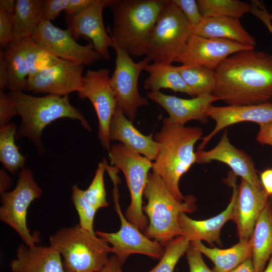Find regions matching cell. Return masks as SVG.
I'll return each instance as SVG.
<instances>
[{
	"instance_id": "ac0fdd59",
	"label": "cell",
	"mask_w": 272,
	"mask_h": 272,
	"mask_svg": "<svg viewBox=\"0 0 272 272\" xmlns=\"http://www.w3.org/2000/svg\"><path fill=\"white\" fill-rule=\"evenodd\" d=\"M268 199L269 195L263 188H259L242 179L232 219L236 225L239 240H250Z\"/></svg>"
},
{
	"instance_id": "8fae6325",
	"label": "cell",
	"mask_w": 272,
	"mask_h": 272,
	"mask_svg": "<svg viewBox=\"0 0 272 272\" xmlns=\"http://www.w3.org/2000/svg\"><path fill=\"white\" fill-rule=\"evenodd\" d=\"M116 174V172H112L110 176L114 185L113 197L115 209L120 220V229L115 233L97 231L96 235L111 245V253L123 263L130 255L133 254H142L154 258H161L165 250L163 246L143 234L122 214L119 202V195L117 186L119 179Z\"/></svg>"
},
{
	"instance_id": "681fc988",
	"label": "cell",
	"mask_w": 272,
	"mask_h": 272,
	"mask_svg": "<svg viewBox=\"0 0 272 272\" xmlns=\"http://www.w3.org/2000/svg\"><path fill=\"white\" fill-rule=\"evenodd\" d=\"M16 7V1L1 0L0 9L13 18Z\"/></svg>"
},
{
	"instance_id": "6da1fadb",
	"label": "cell",
	"mask_w": 272,
	"mask_h": 272,
	"mask_svg": "<svg viewBox=\"0 0 272 272\" xmlns=\"http://www.w3.org/2000/svg\"><path fill=\"white\" fill-rule=\"evenodd\" d=\"M212 94L229 105L243 106L272 101V54L254 48L225 58L215 70Z\"/></svg>"
},
{
	"instance_id": "d6a6232c",
	"label": "cell",
	"mask_w": 272,
	"mask_h": 272,
	"mask_svg": "<svg viewBox=\"0 0 272 272\" xmlns=\"http://www.w3.org/2000/svg\"><path fill=\"white\" fill-rule=\"evenodd\" d=\"M190 245V242L183 236L175 237L165 247L160 262L148 272H173L179 259Z\"/></svg>"
},
{
	"instance_id": "ee69618b",
	"label": "cell",
	"mask_w": 272,
	"mask_h": 272,
	"mask_svg": "<svg viewBox=\"0 0 272 272\" xmlns=\"http://www.w3.org/2000/svg\"><path fill=\"white\" fill-rule=\"evenodd\" d=\"M256 140L261 145L272 146V121L259 125Z\"/></svg>"
},
{
	"instance_id": "b9f144b4",
	"label": "cell",
	"mask_w": 272,
	"mask_h": 272,
	"mask_svg": "<svg viewBox=\"0 0 272 272\" xmlns=\"http://www.w3.org/2000/svg\"><path fill=\"white\" fill-rule=\"evenodd\" d=\"M249 13L259 19L265 25L272 35V20L264 4L261 1H251Z\"/></svg>"
},
{
	"instance_id": "f546056e",
	"label": "cell",
	"mask_w": 272,
	"mask_h": 272,
	"mask_svg": "<svg viewBox=\"0 0 272 272\" xmlns=\"http://www.w3.org/2000/svg\"><path fill=\"white\" fill-rule=\"evenodd\" d=\"M17 130V125L12 122L0 128V161L13 175L20 168H24L27 159L15 144Z\"/></svg>"
},
{
	"instance_id": "7bdbcfd3",
	"label": "cell",
	"mask_w": 272,
	"mask_h": 272,
	"mask_svg": "<svg viewBox=\"0 0 272 272\" xmlns=\"http://www.w3.org/2000/svg\"><path fill=\"white\" fill-rule=\"evenodd\" d=\"M95 0H70L64 12L67 16L76 15L91 6Z\"/></svg>"
},
{
	"instance_id": "7c38bea8",
	"label": "cell",
	"mask_w": 272,
	"mask_h": 272,
	"mask_svg": "<svg viewBox=\"0 0 272 272\" xmlns=\"http://www.w3.org/2000/svg\"><path fill=\"white\" fill-rule=\"evenodd\" d=\"M110 70L106 68L88 70L83 78L82 87L77 92L81 99L92 103L98 120V138L108 152L111 145L109 126L117 102L110 84Z\"/></svg>"
},
{
	"instance_id": "ffe728a7",
	"label": "cell",
	"mask_w": 272,
	"mask_h": 272,
	"mask_svg": "<svg viewBox=\"0 0 272 272\" xmlns=\"http://www.w3.org/2000/svg\"><path fill=\"white\" fill-rule=\"evenodd\" d=\"M236 175L230 173L226 182L233 189L230 202L226 209L219 215L205 220H195L182 213L179 217V224L182 235L190 242L194 241H206L211 245L215 243L220 244V232L224 224L232 219L235 201L238 194V187L236 183Z\"/></svg>"
},
{
	"instance_id": "f35d334b",
	"label": "cell",
	"mask_w": 272,
	"mask_h": 272,
	"mask_svg": "<svg viewBox=\"0 0 272 272\" xmlns=\"http://www.w3.org/2000/svg\"><path fill=\"white\" fill-rule=\"evenodd\" d=\"M18 115L16 106L4 91L0 90V128L10 123L12 118Z\"/></svg>"
},
{
	"instance_id": "ba28073f",
	"label": "cell",
	"mask_w": 272,
	"mask_h": 272,
	"mask_svg": "<svg viewBox=\"0 0 272 272\" xmlns=\"http://www.w3.org/2000/svg\"><path fill=\"white\" fill-rule=\"evenodd\" d=\"M108 156L111 164L123 172L129 191L130 203L125 212V217L145 233L149 220L144 214L143 197L153 162L121 143L111 145Z\"/></svg>"
},
{
	"instance_id": "5b68a950",
	"label": "cell",
	"mask_w": 272,
	"mask_h": 272,
	"mask_svg": "<svg viewBox=\"0 0 272 272\" xmlns=\"http://www.w3.org/2000/svg\"><path fill=\"white\" fill-rule=\"evenodd\" d=\"M144 196L147 203L143 210L149 220L145 235L165 247L174 238L182 235L179 215L194 212L196 199L189 195L184 201H178L160 176L154 172L149 173Z\"/></svg>"
},
{
	"instance_id": "7dc6e473",
	"label": "cell",
	"mask_w": 272,
	"mask_h": 272,
	"mask_svg": "<svg viewBox=\"0 0 272 272\" xmlns=\"http://www.w3.org/2000/svg\"><path fill=\"white\" fill-rule=\"evenodd\" d=\"M260 182L268 195H272V169H267L260 174Z\"/></svg>"
},
{
	"instance_id": "cb8c5ba5",
	"label": "cell",
	"mask_w": 272,
	"mask_h": 272,
	"mask_svg": "<svg viewBox=\"0 0 272 272\" xmlns=\"http://www.w3.org/2000/svg\"><path fill=\"white\" fill-rule=\"evenodd\" d=\"M192 30L193 34L204 37L228 39L253 47L256 44L254 38L237 18L223 16L205 18Z\"/></svg>"
},
{
	"instance_id": "816d5d0a",
	"label": "cell",
	"mask_w": 272,
	"mask_h": 272,
	"mask_svg": "<svg viewBox=\"0 0 272 272\" xmlns=\"http://www.w3.org/2000/svg\"><path fill=\"white\" fill-rule=\"evenodd\" d=\"M263 272H272V255L269 259L267 265L265 267Z\"/></svg>"
},
{
	"instance_id": "c3c4849f",
	"label": "cell",
	"mask_w": 272,
	"mask_h": 272,
	"mask_svg": "<svg viewBox=\"0 0 272 272\" xmlns=\"http://www.w3.org/2000/svg\"><path fill=\"white\" fill-rule=\"evenodd\" d=\"M12 180L3 169L0 170V194L3 193L11 187Z\"/></svg>"
},
{
	"instance_id": "4316f807",
	"label": "cell",
	"mask_w": 272,
	"mask_h": 272,
	"mask_svg": "<svg viewBox=\"0 0 272 272\" xmlns=\"http://www.w3.org/2000/svg\"><path fill=\"white\" fill-rule=\"evenodd\" d=\"M190 243L212 261L215 272H230L252 256L250 240H239L238 243L226 249L208 247L201 241Z\"/></svg>"
},
{
	"instance_id": "74e56055",
	"label": "cell",
	"mask_w": 272,
	"mask_h": 272,
	"mask_svg": "<svg viewBox=\"0 0 272 272\" xmlns=\"http://www.w3.org/2000/svg\"><path fill=\"white\" fill-rule=\"evenodd\" d=\"M70 0L42 1L41 13L42 20L49 21L56 19L59 14L65 10Z\"/></svg>"
},
{
	"instance_id": "44dd1931",
	"label": "cell",
	"mask_w": 272,
	"mask_h": 272,
	"mask_svg": "<svg viewBox=\"0 0 272 272\" xmlns=\"http://www.w3.org/2000/svg\"><path fill=\"white\" fill-rule=\"evenodd\" d=\"M196 163L208 164L215 160L223 162L228 165L236 176L259 188H263L252 158L231 144L226 131L215 147L208 151L196 152Z\"/></svg>"
},
{
	"instance_id": "f6af8a7d",
	"label": "cell",
	"mask_w": 272,
	"mask_h": 272,
	"mask_svg": "<svg viewBox=\"0 0 272 272\" xmlns=\"http://www.w3.org/2000/svg\"><path fill=\"white\" fill-rule=\"evenodd\" d=\"M9 86V73L3 50L0 51V90L4 91Z\"/></svg>"
},
{
	"instance_id": "7402d4cb",
	"label": "cell",
	"mask_w": 272,
	"mask_h": 272,
	"mask_svg": "<svg viewBox=\"0 0 272 272\" xmlns=\"http://www.w3.org/2000/svg\"><path fill=\"white\" fill-rule=\"evenodd\" d=\"M110 141H118L133 151L155 160L160 145L153 138V133L143 134L117 106L109 126Z\"/></svg>"
},
{
	"instance_id": "f1b7e54d",
	"label": "cell",
	"mask_w": 272,
	"mask_h": 272,
	"mask_svg": "<svg viewBox=\"0 0 272 272\" xmlns=\"http://www.w3.org/2000/svg\"><path fill=\"white\" fill-rule=\"evenodd\" d=\"M42 0H16L13 18L14 39L32 37L42 21Z\"/></svg>"
},
{
	"instance_id": "4fadbf2b",
	"label": "cell",
	"mask_w": 272,
	"mask_h": 272,
	"mask_svg": "<svg viewBox=\"0 0 272 272\" xmlns=\"http://www.w3.org/2000/svg\"><path fill=\"white\" fill-rule=\"evenodd\" d=\"M32 37L35 43L64 60L84 65L102 59L91 43L79 44L67 29H61L49 21L42 20Z\"/></svg>"
},
{
	"instance_id": "1f68e13d",
	"label": "cell",
	"mask_w": 272,
	"mask_h": 272,
	"mask_svg": "<svg viewBox=\"0 0 272 272\" xmlns=\"http://www.w3.org/2000/svg\"><path fill=\"white\" fill-rule=\"evenodd\" d=\"M200 12L205 18L228 17L240 19L249 13L250 6L239 0H197Z\"/></svg>"
},
{
	"instance_id": "8d00e7d4",
	"label": "cell",
	"mask_w": 272,
	"mask_h": 272,
	"mask_svg": "<svg viewBox=\"0 0 272 272\" xmlns=\"http://www.w3.org/2000/svg\"><path fill=\"white\" fill-rule=\"evenodd\" d=\"M184 14L192 30L203 20L197 2L195 0H172Z\"/></svg>"
},
{
	"instance_id": "836d02e7",
	"label": "cell",
	"mask_w": 272,
	"mask_h": 272,
	"mask_svg": "<svg viewBox=\"0 0 272 272\" xmlns=\"http://www.w3.org/2000/svg\"><path fill=\"white\" fill-rule=\"evenodd\" d=\"M60 59L45 47L34 42L30 47L26 56L28 81L54 64Z\"/></svg>"
},
{
	"instance_id": "f5cc1de1",
	"label": "cell",
	"mask_w": 272,
	"mask_h": 272,
	"mask_svg": "<svg viewBox=\"0 0 272 272\" xmlns=\"http://www.w3.org/2000/svg\"><path fill=\"white\" fill-rule=\"evenodd\" d=\"M269 200L270 203L271 209H272V195L269 196Z\"/></svg>"
},
{
	"instance_id": "60d3db41",
	"label": "cell",
	"mask_w": 272,
	"mask_h": 272,
	"mask_svg": "<svg viewBox=\"0 0 272 272\" xmlns=\"http://www.w3.org/2000/svg\"><path fill=\"white\" fill-rule=\"evenodd\" d=\"M186 253L189 272H215L208 267L202 259V253L191 243Z\"/></svg>"
},
{
	"instance_id": "e575fe53",
	"label": "cell",
	"mask_w": 272,
	"mask_h": 272,
	"mask_svg": "<svg viewBox=\"0 0 272 272\" xmlns=\"http://www.w3.org/2000/svg\"><path fill=\"white\" fill-rule=\"evenodd\" d=\"M106 162L103 159L98 164L95 176L89 187L84 190L85 197L97 210L108 206L104 182V173L106 170Z\"/></svg>"
},
{
	"instance_id": "9a60e30c",
	"label": "cell",
	"mask_w": 272,
	"mask_h": 272,
	"mask_svg": "<svg viewBox=\"0 0 272 272\" xmlns=\"http://www.w3.org/2000/svg\"><path fill=\"white\" fill-rule=\"evenodd\" d=\"M113 1L95 0L81 13L65 17L67 29L72 37L75 40L79 38L90 40L96 51L105 60L110 59L109 48L113 47L114 42L105 28L102 13L103 9L110 6Z\"/></svg>"
},
{
	"instance_id": "9c48e42d",
	"label": "cell",
	"mask_w": 272,
	"mask_h": 272,
	"mask_svg": "<svg viewBox=\"0 0 272 272\" xmlns=\"http://www.w3.org/2000/svg\"><path fill=\"white\" fill-rule=\"evenodd\" d=\"M42 189L34 180L30 169H21L15 188L1 194L0 220L19 235L26 245L32 247L39 242L38 233L31 234L27 225L28 209L35 199L39 198Z\"/></svg>"
},
{
	"instance_id": "db71d44e",
	"label": "cell",
	"mask_w": 272,
	"mask_h": 272,
	"mask_svg": "<svg viewBox=\"0 0 272 272\" xmlns=\"http://www.w3.org/2000/svg\"><path fill=\"white\" fill-rule=\"evenodd\" d=\"M270 15H271V20H272V13H271V14H270Z\"/></svg>"
},
{
	"instance_id": "5bb4252c",
	"label": "cell",
	"mask_w": 272,
	"mask_h": 272,
	"mask_svg": "<svg viewBox=\"0 0 272 272\" xmlns=\"http://www.w3.org/2000/svg\"><path fill=\"white\" fill-rule=\"evenodd\" d=\"M254 48L228 39L207 38L192 34L175 62L184 66L202 65L215 71L232 54Z\"/></svg>"
},
{
	"instance_id": "d6986e66",
	"label": "cell",
	"mask_w": 272,
	"mask_h": 272,
	"mask_svg": "<svg viewBox=\"0 0 272 272\" xmlns=\"http://www.w3.org/2000/svg\"><path fill=\"white\" fill-rule=\"evenodd\" d=\"M206 114L215 120L216 125L209 134L202 138L197 152L202 151L212 138L228 126L243 121L253 122L259 125L272 121V102L243 106L211 105Z\"/></svg>"
},
{
	"instance_id": "bcb514c9",
	"label": "cell",
	"mask_w": 272,
	"mask_h": 272,
	"mask_svg": "<svg viewBox=\"0 0 272 272\" xmlns=\"http://www.w3.org/2000/svg\"><path fill=\"white\" fill-rule=\"evenodd\" d=\"M123 264V262L113 255L109 257L107 262L99 272H124L121 269Z\"/></svg>"
},
{
	"instance_id": "603a6c76",
	"label": "cell",
	"mask_w": 272,
	"mask_h": 272,
	"mask_svg": "<svg viewBox=\"0 0 272 272\" xmlns=\"http://www.w3.org/2000/svg\"><path fill=\"white\" fill-rule=\"evenodd\" d=\"M11 272H66L59 252L51 246L20 245Z\"/></svg>"
},
{
	"instance_id": "e0dca14e",
	"label": "cell",
	"mask_w": 272,
	"mask_h": 272,
	"mask_svg": "<svg viewBox=\"0 0 272 272\" xmlns=\"http://www.w3.org/2000/svg\"><path fill=\"white\" fill-rule=\"evenodd\" d=\"M146 96L162 106L168 114L169 116L163 119V124L181 125L192 120L206 123L208 121L206 112L208 107L219 100L212 94L183 99L156 91L148 92Z\"/></svg>"
},
{
	"instance_id": "f907efd6",
	"label": "cell",
	"mask_w": 272,
	"mask_h": 272,
	"mask_svg": "<svg viewBox=\"0 0 272 272\" xmlns=\"http://www.w3.org/2000/svg\"><path fill=\"white\" fill-rule=\"evenodd\" d=\"M230 272H254L251 257H249Z\"/></svg>"
},
{
	"instance_id": "277c9868",
	"label": "cell",
	"mask_w": 272,
	"mask_h": 272,
	"mask_svg": "<svg viewBox=\"0 0 272 272\" xmlns=\"http://www.w3.org/2000/svg\"><path fill=\"white\" fill-rule=\"evenodd\" d=\"M22 122L17 128L16 140L27 137L40 154L44 152L41 142L44 128L52 121L62 118L80 121L83 127L91 131L89 123L80 111L70 103L68 96L59 97L48 94L36 97L24 92H9Z\"/></svg>"
},
{
	"instance_id": "ab89813d",
	"label": "cell",
	"mask_w": 272,
	"mask_h": 272,
	"mask_svg": "<svg viewBox=\"0 0 272 272\" xmlns=\"http://www.w3.org/2000/svg\"><path fill=\"white\" fill-rule=\"evenodd\" d=\"M14 40L13 17L0 9V45L5 48Z\"/></svg>"
},
{
	"instance_id": "4dcf8cb0",
	"label": "cell",
	"mask_w": 272,
	"mask_h": 272,
	"mask_svg": "<svg viewBox=\"0 0 272 272\" xmlns=\"http://www.w3.org/2000/svg\"><path fill=\"white\" fill-rule=\"evenodd\" d=\"M177 69L195 97L212 94L216 83L215 71L202 65L177 66Z\"/></svg>"
},
{
	"instance_id": "3957f363",
	"label": "cell",
	"mask_w": 272,
	"mask_h": 272,
	"mask_svg": "<svg viewBox=\"0 0 272 272\" xmlns=\"http://www.w3.org/2000/svg\"><path fill=\"white\" fill-rule=\"evenodd\" d=\"M166 0H113V42L130 56L146 55L151 34Z\"/></svg>"
},
{
	"instance_id": "83f0119b",
	"label": "cell",
	"mask_w": 272,
	"mask_h": 272,
	"mask_svg": "<svg viewBox=\"0 0 272 272\" xmlns=\"http://www.w3.org/2000/svg\"><path fill=\"white\" fill-rule=\"evenodd\" d=\"M145 71L149 73L144 88L149 92L160 91L161 89H169L175 92H182L195 97L177 69L172 64L153 62L148 64Z\"/></svg>"
},
{
	"instance_id": "d4e9b609",
	"label": "cell",
	"mask_w": 272,
	"mask_h": 272,
	"mask_svg": "<svg viewBox=\"0 0 272 272\" xmlns=\"http://www.w3.org/2000/svg\"><path fill=\"white\" fill-rule=\"evenodd\" d=\"M34 42L32 37L14 39L3 50L9 73V92L27 90L28 72L26 56Z\"/></svg>"
},
{
	"instance_id": "7a4b0ae2",
	"label": "cell",
	"mask_w": 272,
	"mask_h": 272,
	"mask_svg": "<svg viewBox=\"0 0 272 272\" xmlns=\"http://www.w3.org/2000/svg\"><path fill=\"white\" fill-rule=\"evenodd\" d=\"M202 135V130L199 127L163 124L161 130L155 136L154 140L160 147L153 162V172L160 176L179 201L186 199L179 189V180L196 163L194 147Z\"/></svg>"
},
{
	"instance_id": "484cf974",
	"label": "cell",
	"mask_w": 272,
	"mask_h": 272,
	"mask_svg": "<svg viewBox=\"0 0 272 272\" xmlns=\"http://www.w3.org/2000/svg\"><path fill=\"white\" fill-rule=\"evenodd\" d=\"M250 241L254 272H263L272 255V209L269 199L256 223Z\"/></svg>"
},
{
	"instance_id": "52a82bcc",
	"label": "cell",
	"mask_w": 272,
	"mask_h": 272,
	"mask_svg": "<svg viewBox=\"0 0 272 272\" xmlns=\"http://www.w3.org/2000/svg\"><path fill=\"white\" fill-rule=\"evenodd\" d=\"M192 34L181 11L172 0H166L152 31L146 56L153 62L172 64Z\"/></svg>"
},
{
	"instance_id": "8992f818",
	"label": "cell",
	"mask_w": 272,
	"mask_h": 272,
	"mask_svg": "<svg viewBox=\"0 0 272 272\" xmlns=\"http://www.w3.org/2000/svg\"><path fill=\"white\" fill-rule=\"evenodd\" d=\"M49 240L63 257L66 272H99L111 253L107 242L79 225L58 230Z\"/></svg>"
},
{
	"instance_id": "2e32d148",
	"label": "cell",
	"mask_w": 272,
	"mask_h": 272,
	"mask_svg": "<svg viewBox=\"0 0 272 272\" xmlns=\"http://www.w3.org/2000/svg\"><path fill=\"white\" fill-rule=\"evenodd\" d=\"M84 65L60 59L28 81L27 91L63 97L80 90Z\"/></svg>"
},
{
	"instance_id": "30bf717a",
	"label": "cell",
	"mask_w": 272,
	"mask_h": 272,
	"mask_svg": "<svg viewBox=\"0 0 272 272\" xmlns=\"http://www.w3.org/2000/svg\"><path fill=\"white\" fill-rule=\"evenodd\" d=\"M113 48L116 53L115 66L110 84L117 106L128 119L133 121L138 108L149 104L147 99L140 94L138 83L141 72L151 60L146 56L135 62L124 49L114 42Z\"/></svg>"
},
{
	"instance_id": "d590c367",
	"label": "cell",
	"mask_w": 272,
	"mask_h": 272,
	"mask_svg": "<svg viewBox=\"0 0 272 272\" xmlns=\"http://www.w3.org/2000/svg\"><path fill=\"white\" fill-rule=\"evenodd\" d=\"M71 199L79 215L80 226L92 234H95L93 230V222L97 210L88 201L84 195V190L77 184L72 187Z\"/></svg>"
}]
</instances>
